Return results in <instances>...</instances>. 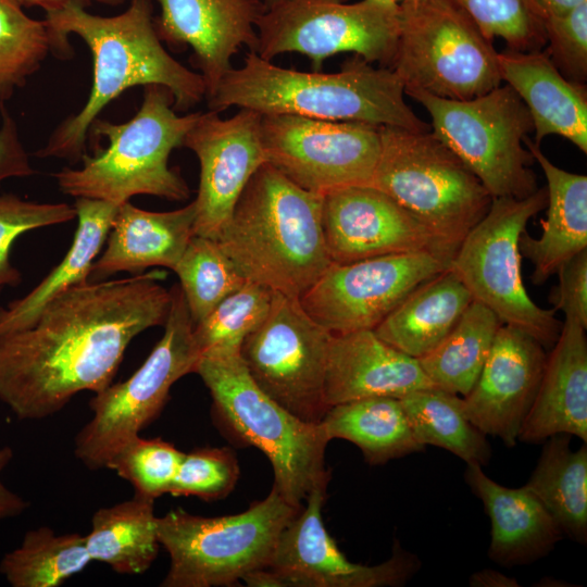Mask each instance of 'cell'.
Wrapping results in <instances>:
<instances>
[{"label":"cell","mask_w":587,"mask_h":587,"mask_svg":"<svg viewBox=\"0 0 587 587\" xmlns=\"http://www.w3.org/2000/svg\"><path fill=\"white\" fill-rule=\"evenodd\" d=\"M157 275L75 285L32 326L0 335V400L21 420H40L79 391L105 389L129 342L165 324L172 295Z\"/></svg>","instance_id":"obj_1"},{"label":"cell","mask_w":587,"mask_h":587,"mask_svg":"<svg viewBox=\"0 0 587 587\" xmlns=\"http://www.w3.org/2000/svg\"><path fill=\"white\" fill-rule=\"evenodd\" d=\"M54 52L71 51L68 36L85 41L93 62L92 86L82 109L65 118L35 155L78 161L85 154L88 132L100 112L126 89L161 85L174 98L176 111H187L205 99L200 74L175 60L163 47L152 18L150 0H130L114 16H100L85 10L84 3L68 2L46 12Z\"/></svg>","instance_id":"obj_2"},{"label":"cell","mask_w":587,"mask_h":587,"mask_svg":"<svg viewBox=\"0 0 587 587\" xmlns=\"http://www.w3.org/2000/svg\"><path fill=\"white\" fill-rule=\"evenodd\" d=\"M404 86L389 67H374L355 55L339 72L284 68L247 53L243 65L232 68L208 101L209 110L229 107L260 114H294L335 122H358L428 132L404 100Z\"/></svg>","instance_id":"obj_3"},{"label":"cell","mask_w":587,"mask_h":587,"mask_svg":"<svg viewBox=\"0 0 587 587\" xmlns=\"http://www.w3.org/2000/svg\"><path fill=\"white\" fill-rule=\"evenodd\" d=\"M323 197L265 162L215 241L247 280L299 298L333 263L323 234Z\"/></svg>","instance_id":"obj_4"},{"label":"cell","mask_w":587,"mask_h":587,"mask_svg":"<svg viewBox=\"0 0 587 587\" xmlns=\"http://www.w3.org/2000/svg\"><path fill=\"white\" fill-rule=\"evenodd\" d=\"M199 115H177L167 88L145 86L141 105L130 120L118 124L95 120L93 133L105 137L109 146L92 157L85 153L80 168L64 167L54 173L60 190L74 198L116 205L136 195L188 199L190 190L178 172L168 166V158L184 145Z\"/></svg>","instance_id":"obj_5"},{"label":"cell","mask_w":587,"mask_h":587,"mask_svg":"<svg viewBox=\"0 0 587 587\" xmlns=\"http://www.w3.org/2000/svg\"><path fill=\"white\" fill-rule=\"evenodd\" d=\"M193 373L208 387L222 422L266 455L273 487L287 502L301 507L314 488L328 486L325 450L330 439L323 426L302 421L270 398L249 375L239 350L203 352Z\"/></svg>","instance_id":"obj_6"},{"label":"cell","mask_w":587,"mask_h":587,"mask_svg":"<svg viewBox=\"0 0 587 587\" xmlns=\"http://www.w3.org/2000/svg\"><path fill=\"white\" fill-rule=\"evenodd\" d=\"M379 134V159L369 185L410 212L453 258L492 197L433 133L380 126Z\"/></svg>","instance_id":"obj_7"},{"label":"cell","mask_w":587,"mask_h":587,"mask_svg":"<svg viewBox=\"0 0 587 587\" xmlns=\"http://www.w3.org/2000/svg\"><path fill=\"white\" fill-rule=\"evenodd\" d=\"M301 507L287 502L273 487L263 500L237 514L205 517L176 509L157 517L159 542L170 555L161 586H233L266 569L282 530Z\"/></svg>","instance_id":"obj_8"},{"label":"cell","mask_w":587,"mask_h":587,"mask_svg":"<svg viewBox=\"0 0 587 587\" xmlns=\"http://www.w3.org/2000/svg\"><path fill=\"white\" fill-rule=\"evenodd\" d=\"M432 118L433 134L477 176L492 198H525L538 189L535 162L524 139L532 116L508 85L469 100H453L422 89H405Z\"/></svg>","instance_id":"obj_9"},{"label":"cell","mask_w":587,"mask_h":587,"mask_svg":"<svg viewBox=\"0 0 587 587\" xmlns=\"http://www.w3.org/2000/svg\"><path fill=\"white\" fill-rule=\"evenodd\" d=\"M399 13L390 68L404 90L469 100L501 85L492 40L452 0H404Z\"/></svg>","instance_id":"obj_10"},{"label":"cell","mask_w":587,"mask_h":587,"mask_svg":"<svg viewBox=\"0 0 587 587\" xmlns=\"http://www.w3.org/2000/svg\"><path fill=\"white\" fill-rule=\"evenodd\" d=\"M547 205L546 187L525 198L497 197L485 216L470 230L449 270L474 300L489 308L502 324L516 327L545 348L555 344L562 322L528 296L521 272L519 240L528 221Z\"/></svg>","instance_id":"obj_11"},{"label":"cell","mask_w":587,"mask_h":587,"mask_svg":"<svg viewBox=\"0 0 587 587\" xmlns=\"http://www.w3.org/2000/svg\"><path fill=\"white\" fill-rule=\"evenodd\" d=\"M171 295L164 334L147 360L128 379L110 384L90 400L93 415L77 434L74 453L91 470L107 467L160 414L173 384L195 372L200 352L193 322L179 285Z\"/></svg>","instance_id":"obj_12"},{"label":"cell","mask_w":587,"mask_h":587,"mask_svg":"<svg viewBox=\"0 0 587 587\" xmlns=\"http://www.w3.org/2000/svg\"><path fill=\"white\" fill-rule=\"evenodd\" d=\"M399 14L395 0H280L255 22L254 52L268 61L282 53H301L314 71L336 53L353 52L369 63L390 68Z\"/></svg>","instance_id":"obj_13"},{"label":"cell","mask_w":587,"mask_h":587,"mask_svg":"<svg viewBox=\"0 0 587 587\" xmlns=\"http://www.w3.org/2000/svg\"><path fill=\"white\" fill-rule=\"evenodd\" d=\"M330 338L298 297L274 291L267 315L245 337L239 354L270 398L302 421L320 423L329 408L324 388Z\"/></svg>","instance_id":"obj_14"},{"label":"cell","mask_w":587,"mask_h":587,"mask_svg":"<svg viewBox=\"0 0 587 587\" xmlns=\"http://www.w3.org/2000/svg\"><path fill=\"white\" fill-rule=\"evenodd\" d=\"M260 128L265 162L315 193L369 185L379 159V127L370 124L262 114Z\"/></svg>","instance_id":"obj_15"},{"label":"cell","mask_w":587,"mask_h":587,"mask_svg":"<svg viewBox=\"0 0 587 587\" xmlns=\"http://www.w3.org/2000/svg\"><path fill=\"white\" fill-rule=\"evenodd\" d=\"M451 260L417 251L332 263L299 301L330 334L374 329L413 289L448 270Z\"/></svg>","instance_id":"obj_16"},{"label":"cell","mask_w":587,"mask_h":587,"mask_svg":"<svg viewBox=\"0 0 587 587\" xmlns=\"http://www.w3.org/2000/svg\"><path fill=\"white\" fill-rule=\"evenodd\" d=\"M327 486L314 488L282 530L266 569L243 578L251 587L400 586L420 569L419 558L395 547L377 565L350 562L328 534L322 519Z\"/></svg>","instance_id":"obj_17"},{"label":"cell","mask_w":587,"mask_h":587,"mask_svg":"<svg viewBox=\"0 0 587 587\" xmlns=\"http://www.w3.org/2000/svg\"><path fill=\"white\" fill-rule=\"evenodd\" d=\"M262 114L239 111L228 118L201 113L184 145L198 158L200 180L193 235L215 240L255 171L265 163L261 142Z\"/></svg>","instance_id":"obj_18"},{"label":"cell","mask_w":587,"mask_h":587,"mask_svg":"<svg viewBox=\"0 0 587 587\" xmlns=\"http://www.w3.org/2000/svg\"><path fill=\"white\" fill-rule=\"evenodd\" d=\"M322 226L333 263L417 251L437 252L452 259L419 220L370 185L325 193Z\"/></svg>","instance_id":"obj_19"},{"label":"cell","mask_w":587,"mask_h":587,"mask_svg":"<svg viewBox=\"0 0 587 587\" xmlns=\"http://www.w3.org/2000/svg\"><path fill=\"white\" fill-rule=\"evenodd\" d=\"M546 360L545 347L537 339L502 324L477 380L462 397L465 416L485 435L514 447Z\"/></svg>","instance_id":"obj_20"},{"label":"cell","mask_w":587,"mask_h":587,"mask_svg":"<svg viewBox=\"0 0 587 587\" xmlns=\"http://www.w3.org/2000/svg\"><path fill=\"white\" fill-rule=\"evenodd\" d=\"M154 27L161 41L189 46L195 66L213 96L233 68L232 58L246 46L255 50V22L266 7L261 0H157Z\"/></svg>","instance_id":"obj_21"},{"label":"cell","mask_w":587,"mask_h":587,"mask_svg":"<svg viewBox=\"0 0 587 587\" xmlns=\"http://www.w3.org/2000/svg\"><path fill=\"white\" fill-rule=\"evenodd\" d=\"M434 388L417 359L390 346L373 329L332 334L325 400L328 407L371 397L403 396Z\"/></svg>","instance_id":"obj_22"},{"label":"cell","mask_w":587,"mask_h":587,"mask_svg":"<svg viewBox=\"0 0 587 587\" xmlns=\"http://www.w3.org/2000/svg\"><path fill=\"white\" fill-rule=\"evenodd\" d=\"M557 434L577 436L587 442L586 328L569 317L547 354L536 397L517 440L537 444Z\"/></svg>","instance_id":"obj_23"},{"label":"cell","mask_w":587,"mask_h":587,"mask_svg":"<svg viewBox=\"0 0 587 587\" xmlns=\"http://www.w3.org/2000/svg\"><path fill=\"white\" fill-rule=\"evenodd\" d=\"M498 63L532 116L535 142L557 135L587 153L586 84L563 76L542 50L498 52Z\"/></svg>","instance_id":"obj_24"},{"label":"cell","mask_w":587,"mask_h":587,"mask_svg":"<svg viewBox=\"0 0 587 587\" xmlns=\"http://www.w3.org/2000/svg\"><path fill=\"white\" fill-rule=\"evenodd\" d=\"M464 477L490 519L488 557L494 562L505 567L530 564L546 557L561 540L560 527L526 486H502L474 463H467Z\"/></svg>","instance_id":"obj_25"},{"label":"cell","mask_w":587,"mask_h":587,"mask_svg":"<svg viewBox=\"0 0 587 587\" xmlns=\"http://www.w3.org/2000/svg\"><path fill=\"white\" fill-rule=\"evenodd\" d=\"M195 202L167 212L141 210L126 201L118 205L107 237V248L92 264L91 279L117 272L139 273L150 266L174 271L190 238Z\"/></svg>","instance_id":"obj_26"},{"label":"cell","mask_w":587,"mask_h":587,"mask_svg":"<svg viewBox=\"0 0 587 587\" xmlns=\"http://www.w3.org/2000/svg\"><path fill=\"white\" fill-rule=\"evenodd\" d=\"M526 148L547 180V213L538 238L522 233L521 258L532 262V280L541 285L571 258L587 249V176L554 165L527 136Z\"/></svg>","instance_id":"obj_27"},{"label":"cell","mask_w":587,"mask_h":587,"mask_svg":"<svg viewBox=\"0 0 587 587\" xmlns=\"http://www.w3.org/2000/svg\"><path fill=\"white\" fill-rule=\"evenodd\" d=\"M473 300L448 268L413 289L373 330L390 346L419 359L442 341Z\"/></svg>","instance_id":"obj_28"},{"label":"cell","mask_w":587,"mask_h":587,"mask_svg":"<svg viewBox=\"0 0 587 587\" xmlns=\"http://www.w3.org/2000/svg\"><path fill=\"white\" fill-rule=\"evenodd\" d=\"M77 229L63 260L26 296L0 309V335L32 326L41 309L70 287L84 284L112 226L118 205L76 198Z\"/></svg>","instance_id":"obj_29"},{"label":"cell","mask_w":587,"mask_h":587,"mask_svg":"<svg viewBox=\"0 0 587 587\" xmlns=\"http://www.w3.org/2000/svg\"><path fill=\"white\" fill-rule=\"evenodd\" d=\"M326 435L346 439L370 464L421 452L399 398L371 397L330 405L320 422Z\"/></svg>","instance_id":"obj_30"},{"label":"cell","mask_w":587,"mask_h":587,"mask_svg":"<svg viewBox=\"0 0 587 587\" xmlns=\"http://www.w3.org/2000/svg\"><path fill=\"white\" fill-rule=\"evenodd\" d=\"M85 542L91 561L107 563L118 574L145 573L160 547L154 499L135 494L129 500L97 510Z\"/></svg>","instance_id":"obj_31"},{"label":"cell","mask_w":587,"mask_h":587,"mask_svg":"<svg viewBox=\"0 0 587 587\" xmlns=\"http://www.w3.org/2000/svg\"><path fill=\"white\" fill-rule=\"evenodd\" d=\"M525 485L546 507L563 534L587 540V445L571 449L572 436L547 438Z\"/></svg>","instance_id":"obj_32"},{"label":"cell","mask_w":587,"mask_h":587,"mask_svg":"<svg viewBox=\"0 0 587 587\" xmlns=\"http://www.w3.org/2000/svg\"><path fill=\"white\" fill-rule=\"evenodd\" d=\"M501 325L489 308L473 300L442 341L417 359L433 386L465 396L477 380Z\"/></svg>","instance_id":"obj_33"},{"label":"cell","mask_w":587,"mask_h":587,"mask_svg":"<svg viewBox=\"0 0 587 587\" xmlns=\"http://www.w3.org/2000/svg\"><path fill=\"white\" fill-rule=\"evenodd\" d=\"M400 401L419 444L444 448L466 463L489 462L487 435L465 416L462 397L434 387L410 392Z\"/></svg>","instance_id":"obj_34"},{"label":"cell","mask_w":587,"mask_h":587,"mask_svg":"<svg viewBox=\"0 0 587 587\" xmlns=\"http://www.w3.org/2000/svg\"><path fill=\"white\" fill-rule=\"evenodd\" d=\"M90 561L85 536L57 535L42 526L28 530L22 544L3 555L0 572L13 587H58Z\"/></svg>","instance_id":"obj_35"},{"label":"cell","mask_w":587,"mask_h":587,"mask_svg":"<svg viewBox=\"0 0 587 587\" xmlns=\"http://www.w3.org/2000/svg\"><path fill=\"white\" fill-rule=\"evenodd\" d=\"M174 272L193 324L247 282L215 240L198 235L190 238Z\"/></svg>","instance_id":"obj_36"},{"label":"cell","mask_w":587,"mask_h":587,"mask_svg":"<svg viewBox=\"0 0 587 587\" xmlns=\"http://www.w3.org/2000/svg\"><path fill=\"white\" fill-rule=\"evenodd\" d=\"M54 51L43 21L28 16L12 0H0V102L9 100Z\"/></svg>","instance_id":"obj_37"},{"label":"cell","mask_w":587,"mask_h":587,"mask_svg":"<svg viewBox=\"0 0 587 587\" xmlns=\"http://www.w3.org/2000/svg\"><path fill=\"white\" fill-rule=\"evenodd\" d=\"M274 291L247 280L224 298L204 319L193 324V339L201 353L239 350L245 337L267 315Z\"/></svg>","instance_id":"obj_38"},{"label":"cell","mask_w":587,"mask_h":587,"mask_svg":"<svg viewBox=\"0 0 587 587\" xmlns=\"http://www.w3.org/2000/svg\"><path fill=\"white\" fill-rule=\"evenodd\" d=\"M490 40L501 38L510 51L546 46V13L536 0H452Z\"/></svg>","instance_id":"obj_39"},{"label":"cell","mask_w":587,"mask_h":587,"mask_svg":"<svg viewBox=\"0 0 587 587\" xmlns=\"http://www.w3.org/2000/svg\"><path fill=\"white\" fill-rule=\"evenodd\" d=\"M183 454L168 441L138 435L111 458L107 469L129 482L135 494L155 500L168 494Z\"/></svg>","instance_id":"obj_40"},{"label":"cell","mask_w":587,"mask_h":587,"mask_svg":"<svg viewBox=\"0 0 587 587\" xmlns=\"http://www.w3.org/2000/svg\"><path fill=\"white\" fill-rule=\"evenodd\" d=\"M239 477V466L228 448H200L183 454L168 494L215 500L226 497Z\"/></svg>","instance_id":"obj_41"},{"label":"cell","mask_w":587,"mask_h":587,"mask_svg":"<svg viewBox=\"0 0 587 587\" xmlns=\"http://www.w3.org/2000/svg\"><path fill=\"white\" fill-rule=\"evenodd\" d=\"M76 209L67 203H37L13 193L0 196V288L16 286L20 272L10 262L11 247L20 235L40 227L68 222Z\"/></svg>","instance_id":"obj_42"},{"label":"cell","mask_w":587,"mask_h":587,"mask_svg":"<svg viewBox=\"0 0 587 587\" xmlns=\"http://www.w3.org/2000/svg\"><path fill=\"white\" fill-rule=\"evenodd\" d=\"M546 50L554 66L574 83L587 79V1L564 14L546 15Z\"/></svg>","instance_id":"obj_43"},{"label":"cell","mask_w":587,"mask_h":587,"mask_svg":"<svg viewBox=\"0 0 587 587\" xmlns=\"http://www.w3.org/2000/svg\"><path fill=\"white\" fill-rule=\"evenodd\" d=\"M555 274L559 282L549 296L552 310L587 329V249L566 261Z\"/></svg>","instance_id":"obj_44"},{"label":"cell","mask_w":587,"mask_h":587,"mask_svg":"<svg viewBox=\"0 0 587 587\" xmlns=\"http://www.w3.org/2000/svg\"><path fill=\"white\" fill-rule=\"evenodd\" d=\"M0 183L11 177H26L35 173L17 129L16 122L0 102Z\"/></svg>","instance_id":"obj_45"},{"label":"cell","mask_w":587,"mask_h":587,"mask_svg":"<svg viewBox=\"0 0 587 587\" xmlns=\"http://www.w3.org/2000/svg\"><path fill=\"white\" fill-rule=\"evenodd\" d=\"M13 458L10 447L0 448V475ZM28 507V502L21 496L4 486L0 478V520L21 514Z\"/></svg>","instance_id":"obj_46"},{"label":"cell","mask_w":587,"mask_h":587,"mask_svg":"<svg viewBox=\"0 0 587 587\" xmlns=\"http://www.w3.org/2000/svg\"><path fill=\"white\" fill-rule=\"evenodd\" d=\"M470 586L474 587H516L520 586L515 578L509 577L498 571L485 569L472 574L469 578Z\"/></svg>","instance_id":"obj_47"},{"label":"cell","mask_w":587,"mask_h":587,"mask_svg":"<svg viewBox=\"0 0 587 587\" xmlns=\"http://www.w3.org/2000/svg\"><path fill=\"white\" fill-rule=\"evenodd\" d=\"M21 8H41L45 12L52 11L61 8L62 5L68 2H88L96 1L109 5H117L123 2V0H12Z\"/></svg>","instance_id":"obj_48"},{"label":"cell","mask_w":587,"mask_h":587,"mask_svg":"<svg viewBox=\"0 0 587 587\" xmlns=\"http://www.w3.org/2000/svg\"><path fill=\"white\" fill-rule=\"evenodd\" d=\"M546 15L564 14L587 0H536Z\"/></svg>","instance_id":"obj_49"},{"label":"cell","mask_w":587,"mask_h":587,"mask_svg":"<svg viewBox=\"0 0 587 587\" xmlns=\"http://www.w3.org/2000/svg\"><path fill=\"white\" fill-rule=\"evenodd\" d=\"M261 1H262V2L264 3V5L267 8V7H271V5L275 4V3H277V2L280 1V0H261Z\"/></svg>","instance_id":"obj_50"},{"label":"cell","mask_w":587,"mask_h":587,"mask_svg":"<svg viewBox=\"0 0 587 587\" xmlns=\"http://www.w3.org/2000/svg\"><path fill=\"white\" fill-rule=\"evenodd\" d=\"M395 1L399 3V2H402V1H404V0H395Z\"/></svg>","instance_id":"obj_51"}]
</instances>
